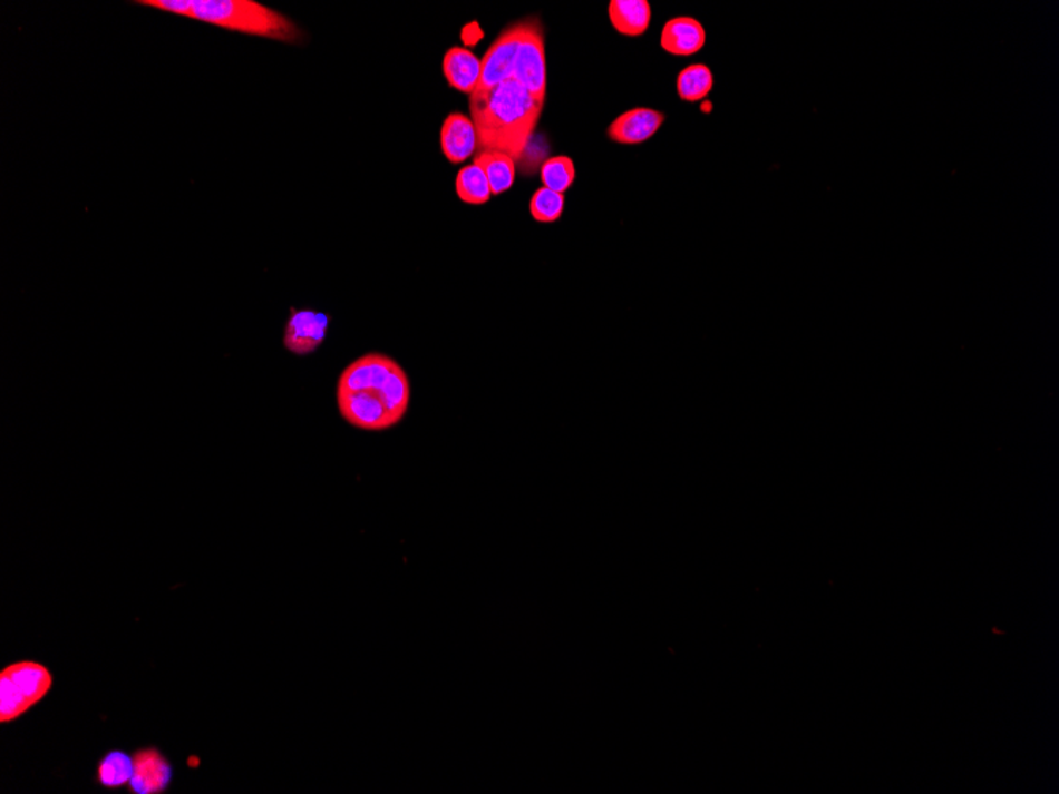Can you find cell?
<instances>
[{
  "label": "cell",
  "mask_w": 1059,
  "mask_h": 794,
  "mask_svg": "<svg viewBox=\"0 0 1059 794\" xmlns=\"http://www.w3.org/2000/svg\"><path fill=\"white\" fill-rule=\"evenodd\" d=\"M411 402V382L404 366L381 352L349 363L338 378L341 418L363 432H385L404 421Z\"/></svg>",
  "instance_id": "cell-1"
},
{
  "label": "cell",
  "mask_w": 1059,
  "mask_h": 794,
  "mask_svg": "<svg viewBox=\"0 0 1059 794\" xmlns=\"http://www.w3.org/2000/svg\"><path fill=\"white\" fill-rule=\"evenodd\" d=\"M473 164L483 168L489 179L492 196L506 193L516 182V160L506 153L480 151Z\"/></svg>",
  "instance_id": "cell-14"
},
{
  "label": "cell",
  "mask_w": 1059,
  "mask_h": 794,
  "mask_svg": "<svg viewBox=\"0 0 1059 794\" xmlns=\"http://www.w3.org/2000/svg\"><path fill=\"white\" fill-rule=\"evenodd\" d=\"M565 209V196L541 186L530 200V215L536 223H557Z\"/></svg>",
  "instance_id": "cell-19"
},
{
  "label": "cell",
  "mask_w": 1059,
  "mask_h": 794,
  "mask_svg": "<svg viewBox=\"0 0 1059 794\" xmlns=\"http://www.w3.org/2000/svg\"><path fill=\"white\" fill-rule=\"evenodd\" d=\"M480 59L467 48L453 47L443 59V73L450 88L473 96L480 81Z\"/></svg>",
  "instance_id": "cell-12"
},
{
  "label": "cell",
  "mask_w": 1059,
  "mask_h": 794,
  "mask_svg": "<svg viewBox=\"0 0 1059 794\" xmlns=\"http://www.w3.org/2000/svg\"><path fill=\"white\" fill-rule=\"evenodd\" d=\"M52 687V674L37 661H18L0 673V722L17 721Z\"/></svg>",
  "instance_id": "cell-4"
},
{
  "label": "cell",
  "mask_w": 1059,
  "mask_h": 794,
  "mask_svg": "<svg viewBox=\"0 0 1059 794\" xmlns=\"http://www.w3.org/2000/svg\"><path fill=\"white\" fill-rule=\"evenodd\" d=\"M713 88V75L705 63H692L686 67L678 75L676 89H678L679 99L683 102H700L711 94Z\"/></svg>",
  "instance_id": "cell-16"
},
{
  "label": "cell",
  "mask_w": 1059,
  "mask_h": 794,
  "mask_svg": "<svg viewBox=\"0 0 1059 794\" xmlns=\"http://www.w3.org/2000/svg\"><path fill=\"white\" fill-rule=\"evenodd\" d=\"M576 179V167L569 156L550 157L541 167V182L547 189L565 194Z\"/></svg>",
  "instance_id": "cell-18"
},
{
  "label": "cell",
  "mask_w": 1059,
  "mask_h": 794,
  "mask_svg": "<svg viewBox=\"0 0 1059 794\" xmlns=\"http://www.w3.org/2000/svg\"><path fill=\"white\" fill-rule=\"evenodd\" d=\"M456 190L460 200L468 205H484L492 198L489 179L476 164L462 168L457 175Z\"/></svg>",
  "instance_id": "cell-17"
},
{
  "label": "cell",
  "mask_w": 1059,
  "mask_h": 794,
  "mask_svg": "<svg viewBox=\"0 0 1059 794\" xmlns=\"http://www.w3.org/2000/svg\"><path fill=\"white\" fill-rule=\"evenodd\" d=\"M330 316L314 310H291L284 329V347L295 355H310L324 344Z\"/></svg>",
  "instance_id": "cell-7"
},
{
  "label": "cell",
  "mask_w": 1059,
  "mask_h": 794,
  "mask_svg": "<svg viewBox=\"0 0 1059 794\" xmlns=\"http://www.w3.org/2000/svg\"><path fill=\"white\" fill-rule=\"evenodd\" d=\"M525 22L517 21L502 31L484 58L480 59V81L478 89L473 96H486L497 86L513 80L514 62H516L517 48H519L522 33H524Z\"/></svg>",
  "instance_id": "cell-6"
},
{
  "label": "cell",
  "mask_w": 1059,
  "mask_h": 794,
  "mask_svg": "<svg viewBox=\"0 0 1059 794\" xmlns=\"http://www.w3.org/2000/svg\"><path fill=\"white\" fill-rule=\"evenodd\" d=\"M134 756L123 751L105 753L97 763V782L105 788H123L133 781Z\"/></svg>",
  "instance_id": "cell-15"
},
{
  "label": "cell",
  "mask_w": 1059,
  "mask_h": 794,
  "mask_svg": "<svg viewBox=\"0 0 1059 794\" xmlns=\"http://www.w3.org/2000/svg\"><path fill=\"white\" fill-rule=\"evenodd\" d=\"M608 14L612 28L629 37H640L648 32L652 20L648 0H611Z\"/></svg>",
  "instance_id": "cell-13"
},
{
  "label": "cell",
  "mask_w": 1059,
  "mask_h": 794,
  "mask_svg": "<svg viewBox=\"0 0 1059 794\" xmlns=\"http://www.w3.org/2000/svg\"><path fill=\"white\" fill-rule=\"evenodd\" d=\"M543 110L544 104L514 80L486 96L469 97V118L475 122L480 151H502L521 160Z\"/></svg>",
  "instance_id": "cell-2"
},
{
  "label": "cell",
  "mask_w": 1059,
  "mask_h": 794,
  "mask_svg": "<svg viewBox=\"0 0 1059 794\" xmlns=\"http://www.w3.org/2000/svg\"><path fill=\"white\" fill-rule=\"evenodd\" d=\"M664 115L653 108H633L618 116L608 127V137L619 145H640L651 140L663 126Z\"/></svg>",
  "instance_id": "cell-9"
},
{
  "label": "cell",
  "mask_w": 1059,
  "mask_h": 794,
  "mask_svg": "<svg viewBox=\"0 0 1059 794\" xmlns=\"http://www.w3.org/2000/svg\"><path fill=\"white\" fill-rule=\"evenodd\" d=\"M660 45L672 56L689 58L705 48V26L692 17L672 18L663 26Z\"/></svg>",
  "instance_id": "cell-11"
},
{
  "label": "cell",
  "mask_w": 1059,
  "mask_h": 794,
  "mask_svg": "<svg viewBox=\"0 0 1059 794\" xmlns=\"http://www.w3.org/2000/svg\"><path fill=\"white\" fill-rule=\"evenodd\" d=\"M439 145L450 164H462L469 159L479 148L478 133L473 119L459 111L450 114L443 122Z\"/></svg>",
  "instance_id": "cell-10"
},
{
  "label": "cell",
  "mask_w": 1059,
  "mask_h": 794,
  "mask_svg": "<svg viewBox=\"0 0 1059 794\" xmlns=\"http://www.w3.org/2000/svg\"><path fill=\"white\" fill-rule=\"evenodd\" d=\"M525 28L514 62L513 80L541 104L546 102L547 66L543 26L538 18L524 20Z\"/></svg>",
  "instance_id": "cell-5"
},
{
  "label": "cell",
  "mask_w": 1059,
  "mask_h": 794,
  "mask_svg": "<svg viewBox=\"0 0 1059 794\" xmlns=\"http://www.w3.org/2000/svg\"><path fill=\"white\" fill-rule=\"evenodd\" d=\"M134 777L130 792L134 794H161L167 792L174 778V767L156 747H146L134 753Z\"/></svg>",
  "instance_id": "cell-8"
},
{
  "label": "cell",
  "mask_w": 1059,
  "mask_h": 794,
  "mask_svg": "<svg viewBox=\"0 0 1059 794\" xmlns=\"http://www.w3.org/2000/svg\"><path fill=\"white\" fill-rule=\"evenodd\" d=\"M137 6L278 42L300 43L303 40V32L291 18L255 0H138Z\"/></svg>",
  "instance_id": "cell-3"
}]
</instances>
